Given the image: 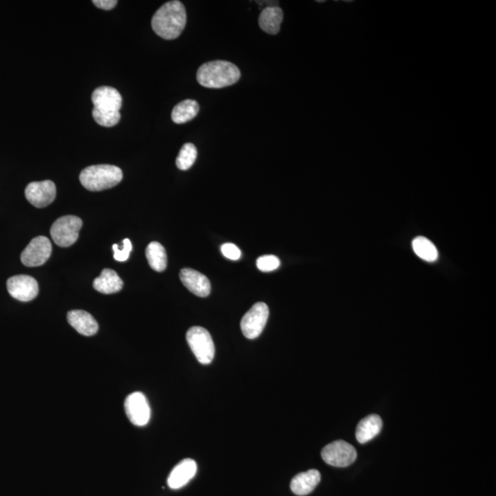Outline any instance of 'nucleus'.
Masks as SVG:
<instances>
[{"label":"nucleus","instance_id":"2","mask_svg":"<svg viewBox=\"0 0 496 496\" xmlns=\"http://www.w3.org/2000/svg\"><path fill=\"white\" fill-rule=\"evenodd\" d=\"M241 72L233 63L213 61L205 63L197 72V81L202 87L222 88L235 84L240 79Z\"/></svg>","mask_w":496,"mask_h":496},{"label":"nucleus","instance_id":"7","mask_svg":"<svg viewBox=\"0 0 496 496\" xmlns=\"http://www.w3.org/2000/svg\"><path fill=\"white\" fill-rule=\"evenodd\" d=\"M270 311L267 305L258 303L244 315L241 321V330L248 339H255L263 332L269 319Z\"/></svg>","mask_w":496,"mask_h":496},{"label":"nucleus","instance_id":"26","mask_svg":"<svg viewBox=\"0 0 496 496\" xmlns=\"http://www.w3.org/2000/svg\"><path fill=\"white\" fill-rule=\"evenodd\" d=\"M113 249L114 251V259L119 262H124L129 258L131 251L133 249V246L132 243H131L130 239L125 238L124 240L122 241V248H119V245L114 244Z\"/></svg>","mask_w":496,"mask_h":496},{"label":"nucleus","instance_id":"25","mask_svg":"<svg viewBox=\"0 0 496 496\" xmlns=\"http://www.w3.org/2000/svg\"><path fill=\"white\" fill-rule=\"evenodd\" d=\"M279 265H281V261L273 255L261 256L256 261V266H258V270L264 272H273V270L278 269Z\"/></svg>","mask_w":496,"mask_h":496},{"label":"nucleus","instance_id":"10","mask_svg":"<svg viewBox=\"0 0 496 496\" xmlns=\"http://www.w3.org/2000/svg\"><path fill=\"white\" fill-rule=\"evenodd\" d=\"M7 288L8 293L21 301H33L39 293L38 282L28 275L11 276L8 279Z\"/></svg>","mask_w":496,"mask_h":496},{"label":"nucleus","instance_id":"16","mask_svg":"<svg viewBox=\"0 0 496 496\" xmlns=\"http://www.w3.org/2000/svg\"><path fill=\"white\" fill-rule=\"evenodd\" d=\"M321 481V473L317 470H309L299 473L290 481V489L295 495L304 496L311 494Z\"/></svg>","mask_w":496,"mask_h":496},{"label":"nucleus","instance_id":"8","mask_svg":"<svg viewBox=\"0 0 496 496\" xmlns=\"http://www.w3.org/2000/svg\"><path fill=\"white\" fill-rule=\"evenodd\" d=\"M52 244L45 236H37L22 253L21 261L26 267H40L50 258Z\"/></svg>","mask_w":496,"mask_h":496},{"label":"nucleus","instance_id":"15","mask_svg":"<svg viewBox=\"0 0 496 496\" xmlns=\"http://www.w3.org/2000/svg\"><path fill=\"white\" fill-rule=\"evenodd\" d=\"M67 321L79 333L85 336L96 335L99 324L90 313L82 310H73L67 313Z\"/></svg>","mask_w":496,"mask_h":496},{"label":"nucleus","instance_id":"11","mask_svg":"<svg viewBox=\"0 0 496 496\" xmlns=\"http://www.w3.org/2000/svg\"><path fill=\"white\" fill-rule=\"evenodd\" d=\"M25 197L36 208L47 207L56 199V184L51 181L31 182L25 189Z\"/></svg>","mask_w":496,"mask_h":496},{"label":"nucleus","instance_id":"23","mask_svg":"<svg viewBox=\"0 0 496 496\" xmlns=\"http://www.w3.org/2000/svg\"><path fill=\"white\" fill-rule=\"evenodd\" d=\"M197 156H198V151H197L195 145L190 142L185 144L176 158V167L181 170H190L195 163Z\"/></svg>","mask_w":496,"mask_h":496},{"label":"nucleus","instance_id":"20","mask_svg":"<svg viewBox=\"0 0 496 496\" xmlns=\"http://www.w3.org/2000/svg\"><path fill=\"white\" fill-rule=\"evenodd\" d=\"M199 110L198 102L193 99H186L181 104L176 105L171 114V118L175 124H182L192 121Z\"/></svg>","mask_w":496,"mask_h":496},{"label":"nucleus","instance_id":"3","mask_svg":"<svg viewBox=\"0 0 496 496\" xmlns=\"http://www.w3.org/2000/svg\"><path fill=\"white\" fill-rule=\"evenodd\" d=\"M121 168L113 165H90L79 176L82 186L90 192H101L117 186L122 181Z\"/></svg>","mask_w":496,"mask_h":496},{"label":"nucleus","instance_id":"9","mask_svg":"<svg viewBox=\"0 0 496 496\" xmlns=\"http://www.w3.org/2000/svg\"><path fill=\"white\" fill-rule=\"evenodd\" d=\"M124 409L127 418L135 426L144 427L150 420L149 403L144 393L136 392L128 395L125 400Z\"/></svg>","mask_w":496,"mask_h":496},{"label":"nucleus","instance_id":"6","mask_svg":"<svg viewBox=\"0 0 496 496\" xmlns=\"http://www.w3.org/2000/svg\"><path fill=\"white\" fill-rule=\"evenodd\" d=\"M322 458L331 466L344 468L352 465L357 458L355 447L344 440H336L322 450Z\"/></svg>","mask_w":496,"mask_h":496},{"label":"nucleus","instance_id":"27","mask_svg":"<svg viewBox=\"0 0 496 496\" xmlns=\"http://www.w3.org/2000/svg\"><path fill=\"white\" fill-rule=\"evenodd\" d=\"M221 250L225 258L231 259V261H238L241 258V251L235 245H222Z\"/></svg>","mask_w":496,"mask_h":496},{"label":"nucleus","instance_id":"22","mask_svg":"<svg viewBox=\"0 0 496 496\" xmlns=\"http://www.w3.org/2000/svg\"><path fill=\"white\" fill-rule=\"evenodd\" d=\"M413 249L416 256L424 261L434 262L438 258L437 247L429 239L423 238V236H418L413 239Z\"/></svg>","mask_w":496,"mask_h":496},{"label":"nucleus","instance_id":"21","mask_svg":"<svg viewBox=\"0 0 496 496\" xmlns=\"http://www.w3.org/2000/svg\"><path fill=\"white\" fill-rule=\"evenodd\" d=\"M147 258L149 266L158 272H164L167 266V253L163 246L158 242H152L148 245L147 251Z\"/></svg>","mask_w":496,"mask_h":496},{"label":"nucleus","instance_id":"28","mask_svg":"<svg viewBox=\"0 0 496 496\" xmlns=\"http://www.w3.org/2000/svg\"><path fill=\"white\" fill-rule=\"evenodd\" d=\"M92 3L96 7L104 10H113L118 4V1L116 0H93Z\"/></svg>","mask_w":496,"mask_h":496},{"label":"nucleus","instance_id":"24","mask_svg":"<svg viewBox=\"0 0 496 496\" xmlns=\"http://www.w3.org/2000/svg\"><path fill=\"white\" fill-rule=\"evenodd\" d=\"M92 115L97 124L104 127H113L119 124L121 119V113L116 110H104L94 108Z\"/></svg>","mask_w":496,"mask_h":496},{"label":"nucleus","instance_id":"5","mask_svg":"<svg viewBox=\"0 0 496 496\" xmlns=\"http://www.w3.org/2000/svg\"><path fill=\"white\" fill-rule=\"evenodd\" d=\"M82 224L81 219L76 216H63L53 222L51 227V236L57 246L61 247L72 246L78 239Z\"/></svg>","mask_w":496,"mask_h":496},{"label":"nucleus","instance_id":"18","mask_svg":"<svg viewBox=\"0 0 496 496\" xmlns=\"http://www.w3.org/2000/svg\"><path fill=\"white\" fill-rule=\"evenodd\" d=\"M282 21H283V11L278 6H267L261 11L258 19L261 30L273 35L281 30Z\"/></svg>","mask_w":496,"mask_h":496},{"label":"nucleus","instance_id":"12","mask_svg":"<svg viewBox=\"0 0 496 496\" xmlns=\"http://www.w3.org/2000/svg\"><path fill=\"white\" fill-rule=\"evenodd\" d=\"M91 99L96 109L116 111L122 109V95L116 88L111 87L96 88Z\"/></svg>","mask_w":496,"mask_h":496},{"label":"nucleus","instance_id":"14","mask_svg":"<svg viewBox=\"0 0 496 496\" xmlns=\"http://www.w3.org/2000/svg\"><path fill=\"white\" fill-rule=\"evenodd\" d=\"M197 473V463L192 458L181 461L170 472L167 479L170 488L181 489L192 481Z\"/></svg>","mask_w":496,"mask_h":496},{"label":"nucleus","instance_id":"19","mask_svg":"<svg viewBox=\"0 0 496 496\" xmlns=\"http://www.w3.org/2000/svg\"><path fill=\"white\" fill-rule=\"evenodd\" d=\"M94 289L104 295L119 292L124 287V281L113 270L105 269L98 278L94 279Z\"/></svg>","mask_w":496,"mask_h":496},{"label":"nucleus","instance_id":"4","mask_svg":"<svg viewBox=\"0 0 496 496\" xmlns=\"http://www.w3.org/2000/svg\"><path fill=\"white\" fill-rule=\"evenodd\" d=\"M188 344L199 363L210 364L215 355V343L208 330L193 326L187 332Z\"/></svg>","mask_w":496,"mask_h":496},{"label":"nucleus","instance_id":"17","mask_svg":"<svg viewBox=\"0 0 496 496\" xmlns=\"http://www.w3.org/2000/svg\"><path fill=\"white\" fill-rule=\"evenodd\" d=\"M383 429V420L378 415H370L359 422L356 430V438L359 443L365 444L380 434Z\"/></svg>","mask_w":496,"mask_h":496},{"label":"nucleus","instance_id":"13","mask_svg":"<svg viewBox=\"0 0 496 496\" xmlns=\"http://www.w3.org/2000/svg\"><path fill=\"white\" fill-rule=\"evenodd\" d=\"M179 278L190 292L199 297H207L210 293V283L206 276L192 269H183Z\"/></svg>","mask_w":496,"mask_h":496},{"label":"nucleus","instance_id":"1","mask_svg":"<svg viewBox=\"0 0 496 496\" xmlns=\"http://www.w3.org/2000/svg\"><path fill=\"white\" fill-rule=\"evenodd\" d=\"M186 24V8L182 2L178 0L165 3L152 19L154 31L165 40L178 38Z\"/></svg>","mask_w":496,"mask_h":496}]
</instances>
